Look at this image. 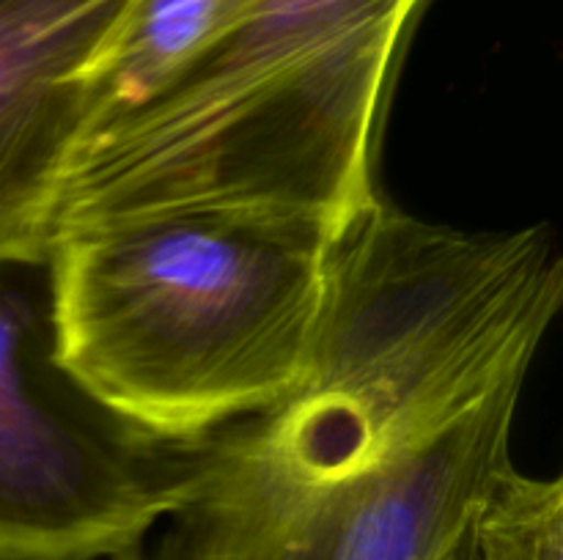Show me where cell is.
<instances>
[{"mask_svg":"<svg viewBox=\"0 0 563 560\" xmlns=\"http://www.w3.org/2000/svg\"><path fill=\"white\" fill-rule=\"evenodd\" d=\"M528 368L482 302L341 269L300 382L187 448L157 560H476Z\"/></svg>","mask_w":563,"mask_h":560,"instance_id":"cell-1","label":"cell"},{"mask_svg":"<svg viewBox=\"0 0 563 560\" xmlns=\"http://www.w3.org/2000/svg\"><path fill=\"white\" fill-rule=\"evenodd\" d=\"M423 0H253L154 97L82 137L55 236L157 212L339 234L374 201V137Z\"/></svg>","mask_w":563,"mask_h":560,"instance_id":"cell-2","label":"cell"},{"mask_svg":"<svg viewBox=\"0 0 563 560\" xmlns=\"http://www.w3.org/2000/svg\"><path fill=\"white\" fill-rule=\"evenodd\" d=\"M335 234L300 220L157 212L55 236L71 377L148 437L192 445L306 373Z\"/></svg>","mask_w":563,"mask_h":560,"instance_id":"cell-3","label":"cell"},{"mask_svg":"<svg viewBox=\"0 0 563 560\" xmlns=\"http://www.w3.org/2000/svg\"><path fill=\"white\" fill-rule=\"evenodd\" d=\"M190 445L148 437L58 357L49 253L0 256V560H102L179 503Z\"/></svg>","mask_w":563,"mask_h":560,"instance_id":"cell-4","label":"cell"},{"mask_svg":"<svg viewBox=\"0 0 563 560\" xmlns=\"http://www.w3.org/2000/svg\"><path fill=\"white\" fill-rule=\"evenodd\" d=\"M135 0H0V256L49 253L88 82Z\"/></svg>","mask_w":563,"mask_h":560,"instance_id":"cell-5","label":"cell"},{"mask_svg":"<svg viewBox=\"0 0 563 560\" xmlns=\"http://www.w3.org/2000/svg\"><path fill=\"white\" fill-rule=\"evenodd\" d=\"M253 0H135L93 66L82 137L137 108L207 53ZM82 143V141H80Z\"/></svg>","mask_w":563,"mask_h":560,"instance_id":"cell-6","label":"cell"},{"mask_svg":"<svg viewBox=\"0 0 563 560\" xmlns=\"http://www.w3.org/2000/svg\"><path fill=\"white\" fill-rule=\"evenodd\" d=\"M476 560H563L561 478H533L511 464L478 514Z\"/></svg>","mask_w":563,"mask_h":560,"instance_id":"cell-7","label":"cell"},{"mask_svg":"<svg viewBox=\"0 0 563 560\" xmlns=\"http://www.w3.org/2000/svg\"><path fill=\"white\" fill-rule=\"evenodd\" d=\"M110 560H148V558H146V552H143V547H130V549H124V552L113 555Z\"/></svg>","mask_w":563,"mask_h":560,"instance_id":"cell-8","label":"cell"}]
</instances>
